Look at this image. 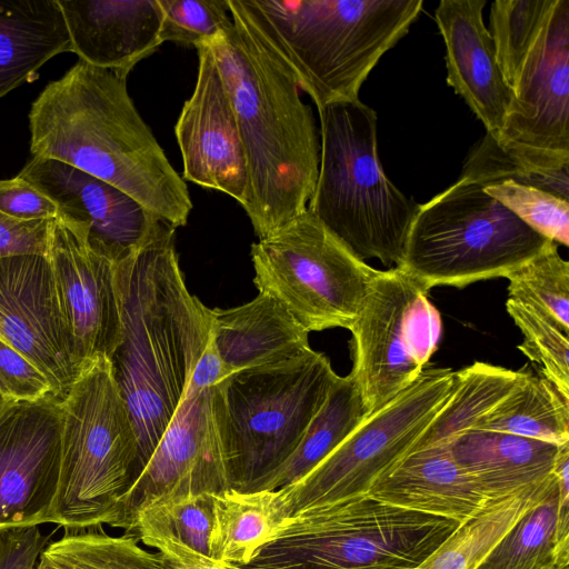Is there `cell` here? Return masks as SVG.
Segmentation results:
<instances>
[{
	"label": "cell",
	"mask_w": 569,
	"mask_h": 569,
	"mask_svg": "<svg viewBox=\"0 0 569 569\" xmlns=\"http://www.w3.org/2000/svg\"><path fill=\"white\" fill-rule=\"evenodd\" d=\"M231 23L206 43L212 51L240 131L248 167L242 206L263 239L307 211L320 140L300 89L244 0H228Z\"/></svg>",
	"instance_id": "1"
},
{
	"label": "cell",
	"mask_w": 569,
	"mask_h": 569,
	"mask_svg": "<svg viewBox=\"0 0 569 569\" xmlns=\"http://www.w3.org/2000/svg\"><path fill=\"white\" fill-rule=\"evenodd\" d=\"M174 229L166 224L117 262L121 339L110 363L138 439L139 476L174 416L211 335L210 309L183 281Z\"/></svg>",
	"instance_id": "2"
},
{
	"label": "cell",
	"mask_w": 569,
	"mask_h": 569,
	"mask_svg": "<svg viewBox=\"0 0 569 569\" xmlns=\"http://www.w3.org/2000/svg\"><path fill=\"white\" fill-rule=\"evenodd\" d=\"M128 74L78 60L48 83L29 112L31 154L99 178L182 227L192 210L189 190L134 107Z\"/></svg>",
	"instance_id": "3"
},
{
	"label": "cell",
	"mask_w": 569,
	"mask_h": 569,
	"mask_svg": "<svg viewBox=\"0 0 569 569\" xmlns=\"http://www.w3.org/2000/svg\"><path fill=\"white\" fill-rule=\"evenodd\" d=\"M300 90L319 110L359 99L380 58L410 29L422 0H244Z\"/></svg>",
	"instance_id": "4"
},
{
	"label": "cell",
	"mask_w": 569,
	"mask_h": 569,
	"mask_svg": "<svg viewBox=\"0 0 569 569\" xmlns=\"http://www.w3.org/2000/svg\"><path fill=\"white\" fill-rule=\"evenodd\" d=\"M490 33L512 96L492 137L536 167L569 169V0H496Z\"/></svg>",
	"instance_id": "5"
},
{
	"label": "cell",
	"mask_w": 569,
	"mask_h": 569,
	"mask_svg": "<svg viewBox=\"0 0 569 569\" xmlns=\"http://www.w3.org/2000/svg\"><path fill=\"white\" fill-rule=\"evenodd\" d=\"M337 377L330 360L310 349L232 372L210 388L229 489H263L297 449Z\"/></svg>",
	"instance_id": "6"
},
{
	"label": "cell",
	"mask_w": 569,
	"mask_h": 569,
	"mask_svg": "<svg viewBox=\"0 0 569 569\" xmlns=\"http://www.w3.org/2000/svg\"><path fill=\"white\" fill-rule=\"evenodd\" d=\"M318 112L320 163L307 210L359 259L400 267L419 204L382 169L376 111L358 99Z\"/></svg>",
	"instance_id": "7"
},
{
	"label": "cell",
	"mask_w": 569,
	"mask_h": 569,
	"mask_svg": "<svg viewBox=\"0 0 569 569\" xmlns=\"http://www.w3.org/2000/svg\"><path fill=\"white\" fill-rule=\"evenodd\" d=\"M61 460L48 522L66 529L111 525L139 476V447L109 359L81 372L61 401Z\"/></svg>",
	"instance_id": "8"
},
{
	"label": "cell",
	"mask_w": 569,
	"mask_h": 569,
	"mask_svg": "<svg viewBox=\"0 0 569 569\" xmlns=\"http://www.w3.org/2000/svg\"><path fill=\"white\" fill-rule=\"evenodd\" d=\"M462 522L367 495L301 511L247 569H415Z\"/></svg>",
	"instance_id": "9"
},
{
	"label": "cell",
	"mask_w": 569,
	"mask_h": 569,
	"mask_svg": "<svg viewBox=\"0 0 569 569\" xmlns=\"http://www.w3.org/2000/svg\"><path fill=\"white\" fill-rule=\"evenodd\" d=\"M551 242L481 186L459 178L418 206L398 268L428 291L436 286L465 288L506 278Z\"/></svg>",
	"instance_id": "10"
},
{
	"label": "cell",
	"mask_w": 569,
	"mask_h": 569,
	"mask_svg": "<svg viewBox=\"0 0 569 569\" xmlns=\"http://www.w3.org/2000/svg\"><path fill=\"white\" fill-rule=\"evenodd\" d=\"M251 259L259 292L308 332L349 330L377 272L308 210L253 243Z\"/></svg>",
	"instance_id": "11"
},
{
	"label": "cell",
	"mask_w": 569,
	"mask_h": 569,
	"mask_svg": "<svg viewBox=\"0 0 569 569\" xmlns=\"http://www.w3.org/2000/svg\"><path fill=\"white\" fill-rule=\"evenodd\" d=\"M450 368H427L403 391L368 415L326 459L284 493L290 517L305 510L363 496L415 446L448 399Z\"/></svg>",
	"instance_id": "12"
},
{
	"label": "cell",
	"mask_w": 569,
	"mask_h": 569,
	"mask_svg": "<svg viewBox=\"0 0 569 569\" xmlns=\"http://www.w3.org/2000/svg\"><path fill=\"white\" fill-rule=\"evenodd\" d=\"M428 290L398 267L377 270L349 329L353 377L369 415L413 383L441 332Z\"/></svg>",
	"instance_id": "13"
},
{
	"label": "cell",
	"mask_w": 569,
	"mask_h": 569,
	"mask_svg": "<svg viewBox=\"0 0 569 569\" xmlns=\"http://www.w3.org/2000/svg\"><path fill=\"white\" fill-rule=\"evenodd\" d=\"M228 489L210 388L187 389L140 476L121 498L110 527L129 535L137 513L156 501Z\"/></svg>",
	"instance_id": "14"
},
{
	"label": "cell",
	"mask_w": 569,
	"mask_h": 569,
	"mask_svg": "<svg viewBox=\"0 0 569 569\" xmlns=\"http://www.w3.org/2000/svg\"><path fill=\"white\" fill-rule=\"evenodd\" d=\"M0 339L46 376L59 401L84 370L46 254L0 258Z\"/></svg>",
	"instance_id": "15"
},
{
	"label": "cell",
	"mask_w": 569,
	"mask_h": 569,
	"mask_svg": "<svg viewBox=\"0 0 569 569\" xmlns=\"http://www.w3.org/2000/svg\"><path fill=\"white\" fill-rule=\"evenodd\" d=\"M47 257L83 368L110 360L121 339L117 262L90 246L83 226L60 217L51 221Z\"/></svg>",
	"instance_id": "16"
},
{
	"label": "cell",
	"mask_w": 569,
	"mask_h": 569,
	"mask_svg": "<svg viewBox=\"0 0 569 569\" xmlns=\"http://www.w3.org/2000/svg\"><path fill=\"white\" fill-rule=\"evenodd\" d=\"M61 401L0 402V528L48 522L61 460Z\"/></svg>",
	"instance_id": "17"
},
{
	"label": "cell",
	"mask_w": 569,
	"mask_h": 569,
	"mask_svg": "<svg viewBox=\"0 0 569 569\" xmlns=\"http://www.w3.org/2000/svg\"><path fill=\"white\" fill-rule=\"evenodd\" d=\"M18 176L56 203L58 217L83 226L90 246L114 262L168 224L124 191L57 160L32 157Z\"/></svg>",
	"instance_id": "18"
},
{
	"label": "cell",
	"mask_w": 569,
	"mask_h": 569,
	"mask_svg": "<svg viewBox=\"0 0 569 569\" xmlns=\"http://www.w3.org/2000/svg\"><path fill=\"white\" fill-rule=\"evenodd\" d=\"M198 73L174 127L183 180L221 191L242 207L248 167L238 122L211 49L197 48Z\"/></svg>",
	"instance_id": "19"
},
{
	"label": "cell",
	"mask_w": 569,
	"mask_h": 569,
	"mask_svg": "<svg viewBox=\"0 0 569 569\" xmlns=\"http://www.w3.org/2000/svg\"><path fill=\"white\" fill-rule=\"evenodd\" d=\"M486 0H442L435 20L446 47L447 82L488 133L503 127L512 96L499 68L482 10Z\"/></svg>",
	"instance_id": "20"
},
{
	"label": "cell",
	"mask_w": 569,
	"mask_h": 569,
	"mask_svg": "<svg viewBox=\"0 0 569 569\" xmlns=\"http://www.w3.org/2000/svg\"><path fill=\"white\" fill-rule=\"evenodd\" d=\"M79 60L130 73L161 39L158 0H57Z\"/></svg>",
	"instance_id": "21"
},
{
	"label": "cell",
	"mask_w": 569,
	"mask_h": 569,
	"mask_svg": "<svg viewBox=\"0 0 569 569\" xmlns=\"http://www.w3.org/2000/svg\"><path fill=\"white\" fill-rule=\"evenodd\" d=\"M366 495L460 522L492 503L458 465L448 443L411 450L383 472Z\"/></svg>",
	"instance_id": "22"
},
{
	"label": "cell",
	"mask_w": 569,
	"mask_h": 569,
	"mask_svg": "<svg viewBox=\"0 0 569 569\" xmlns=\"http://www.w3.org/2000/svg\"><path fill=\"white\" fill-rule=\"evenodd\" d=\"M210 312L211 338L230 375L287 361L311 349L309 332L267 293L259 292L242 306Z\"/></svg>",
	"instance_id": "23"
},
{
	"label": "cell",
	"mask_w": 569,
	"mask_h": 569,
	"mask_svg": "<svg viewBox=\"0 0 569 569\" xmlns=\"http://www.w3.org/2000/svg\"><path fill=\"white\" fill-rule=\"evenodd\" d=\"M448 445L458 465L490 502L547 480L563 446L481 430L466 431Z\"/></svg>",
	"instance_id": "24"
},
{
	"label": "cell",
	"mask_w": 569,
	"mask_h": 569,
	"mask_svg": "<svg viewBox=\"0 0 569 569\" xmlns=\"http://www.w3.org/2000/svg\"><path fill=\"white\" fill-rule=\"evenodd\" d=\"M71 51L57 0H0V98L39 78L52 57Z\"/></svg>",
	"instance_id": "25"
},
{
	"label": "cell",
	"mask_w": 569,
	"mask_h": 569,
	"mask_svg": "<svg viewBox=\"0 0 569 569\" xmlns=\"http://www.w3.org/2000/svg\"><path fill=\"white\" fill-rule=\"evenodd\" d=\"M290 518L281 489L213 493L209 557L244 567L274 540Z\"/></svg>",
	"instance_id": "26"
},
{
	"label": "cell",
	"mask_w": 569,
	"mask_h": 569,
	"mask_svg": "<svg viewBox=\"0 0 569 569\" xmlns=\"http://www.w3.org/2000/svg\"><path fill=\"white\" fill-rule=\"evenodd\" d=\"M526 373L525 369L516 371L479 361L455 371L453 386L448 399L411 450L448 443L455 437L471 430L481 417L523 379Z\"/></svg>",
	"instance_id": "27"
},
{
	"label": "cell",
	"mask_w": 569,
	"mask_h": 569,
	"mask_svg": "<svg viewBox=\"0 0 569 569\" xmlns=\"http://www.w3.org/2000/svg\"><path fill=\"white\" fill-rule=\"evenodd\" d=\"M471 430L498 431L555 445L569 443V399L542 375L523 379Z\"/></svg>",
	"instance_id": "28"
},
{
	"label": "cell",
	"mask_w": 569,
	"mask_h": 569,
	"mask_svg": "<svg viewBox=\"0 0 569 569\" xmlns=\"http://www.w3.org/2000/svg\"><path fill=\"white\" fill-rule=\"evenodd\" d=\"M368 415L351 373L338 376L297 449L262 490H276L302 479L339 447Z\"/></svg>",
	"instance_id": "29"
},
{
	"label": "cell",
	"mask_w": 569,
	"mask_h": 569,
	"mask_svg": "<svg viewBox=\"0 0 569 569\" xmlns=\"http://www.w3.org/2000/svg\"><path fill=\"white\" fill-rule=\"evenodd\" d=\"M553 477L488 505L415 569H476L513 523L542 499Z\"/></svg>",
	"instance_id": "30"
},
{
	"label": "cell",
	"mask_w": 569,
	"mask_h": 569,
	"mask_svg": "<svg viewBox=\"0 0 569 569\" xmlns=\"http://www.w3.org/2000/svg\"><path fill=\"white\" fill-rule=\"evenodd\" d=\"M558 506L559 490L555 476L542 499L513 523L476 569L569 567V549L562 548L558 541Z\"/></svg>",
	"instance_id": "31"
},
{
	"label": "cell",
	"mask_w": 569,
	"mask_h": 569,
	"mask_svg": "<svg viewBox=\"0 0 569 569\" xmlns=\"http://www.w3.org/2000/svg\"><path fill=\"white\" fill-rule=\"evenodd\" d=\"M138 540L109 536L102 526L66 529L41 555L59 569H162L158 552L141 548Z\"/></svg>",
	"instance_id": "32"
},
{
	"label": "cell",
	"mask_w": 569,
	"mask_h": 569,
	"mask_svg": "<svg viewBox=\"0 0 569 569\" xmlns=\"http://www.w3.org/2000/svg\"><path fill=\"white\" fill-rule=\"evenodd\" d=\"M508 300L532 309L563 333H569V262L551 242L539 254L506 277Z\"/></svg>",
	"instance_id": "33"
},
{
	"label": "cell",
	"mask_w": 569,
	"mask_h": 569,
	"mask_svg": "<svg viewBox=\"0 0 569 569\" xmlns=\"http://www.w3.org/2000/svg\"><path fill=\"white\" fill-rule=\"evenodd\" d=\"M213 526V493L156 501L141 509L131 532L138 539L167 538L209 557Z\"/></svg>",
	"instance_id": "34"
},
{
	"label": "cell",
	"mask_w": 569,
	"mask_h": 569,
	"mask_svg": "<svg viewBox=\"0 0 569 569\" xmlns=\"http://www.w3.org/2000/svg\"><path fill=\"white\" fill-rule=\"evenodd\" d=\"M568 171L569 169L549 170L536 167L502 149L487 132L471 150L460 179L481 187L515 181L569 200Z\"/></svg>",
	"instance_id": "35"
},
{
	"label": "cell",
	"mask_w": 569,
	"mask_h": 569,
	"mask_svg": "<svg viewBox=\"0 0 569 569\" xmlns=\"http://www.w3.org/2000/svg\"><path fill=\"white\" fill-rule=\"evenodd\" d=\"M506 309L523 336L518 349L569 399L568 335L526 306L507 300Z\"/></svg>",
	"instance_id": "36"
},
{
	"label": "cell",
	"mask_w": 569,
	"mask_h": 569,
	"mask_svg": "<svg viewBox=\"0 0 569 569\" xmlns=\"http://www.w3.org/2000/svg\"><path fill=\"white\" fill-rule=\"evenodd\" d=\"M482 189L540 236L569 246V200L515 181H501Z\"/></svg>",
	"instance_id": "37"
},
{
	"label": "cell",
	"mask_w": 569,
	"mask_h": 569,
	"mask_svg": "<svg viewBox=\"0 0 569 569\" xmlns=\"http://www.w3.org/2000/svg\"><path fill=\"white\" fill-rule=\"evenodd\" d=\"M162 10L161 39L199 48L231 23L228 0H158Z\"/></svg>",
	"instance_id": "38"
},
{
	"label": "cell",
	"mask_w": 569,
	"mask_h": 569,
	"mask_svg": "<svg viewBox=\"0 0 569 569\" xmlns=\"http://www.w3.org/2000/svg\"><path fill=\"white\" fill-rule=\"evenodd\" d=\"M47 397L54 396L46 376L0 339V398L4 401H37Z\"/></svg>",
	"instance_id": "39"
},
{
	"label": "cell",
	"mask_w": 569,
	"mask_h": 569,
	"mask_svg": "<svg viewBox=\"0 0 569 569\" xmlns=\"http://www.w3.org/2000/svg\"><path fill=\"white\" fill-rule=\"evenodd\" d=\"M0 212L21 221L50 220L59 213L52 200L19 176L0 180Z\"/></svg>",
	"instance_id": "40"
},
{
	"label": "cell",
	"mask_w": 569,
	"mask_h": 569,
	"mask_svg": "<svg viewBox=\"0 0 569 569\" xmlns=\"http://www.w3.org/2000/svg\"><path fill=\"white\" fill-rule=\"evenodd\" d=\"M50 220L21 221L0 212V258L48 254Z\"/></svg>",
	"instance_id": "41"
},
{
	"label": "cell",
	"mask_w": 569,
	"mask_h": 569,
	"mask_svg": "<svg viewBox=\"0 0 569 569\" xmlns=\"http://www.w3.org/2000/svg\"><path fill=\"white\" fill-rule=\"evenodd\" d=\"M48 541L38 526L0 528V569H34Z\"/></svg>",
	"instance_id": "42"
},
{
	"label": "cell",
	"mask_w": 569,
	"mask_h": 569,
	"mask_svg": "<svg viewBox=\"0 0 569 569\" xmlns=\"http://www.w3.org/2000/svg\"><path fill=\"white\" fill-rule=\"evenodd\" d=\"M141 541L158 550L162 569H247L214 560L167 538H144Z\"/></svg>",
	"instance_id": "43"
},
{
	"label": "cell",
	"mask_w": 569,
	"mask_h": 569,
	"mask_svg": "<svg viewBox=\"0 0 569 569\" xmlns=\"http://www.w3.org/2000/svg\"><path fill=\"white\" fill-rule=\"evenodd\" d=\"M229 375L230 372L223 365L210 335L209 342L193 369L187 389L201 391L211 388Z\"/></svg>",
	"instance_id": "44"
},
{
	"label": "cell",
	"mask_w": 569,
	"mask_h": 569,
	"mask_svg": "<svg viewBox=\"0 0 569 569\" xmlns=\"http://www.w3.org/2000/svg\"><path fill=\"white\" fill-rule=\"evenodd\" d=\"M34 569H59L52 562H50L44 556L40 555L39 561Z\"/></svg>",
	"instance_id": "45"
},
{
	"label": "cell",
	"mask_w": 569,
	"mask_h": 569,
	"mask_svg": "<svg viewBox=\"0 0 569 569\" xmlns=\"http://www.w3.org/2000/svg\"><path fill=\"white\" fill-rule=\"evenodd\" d=\"M555 569H569V567H558V568H555Z\"/></svg>",
	"instance_id": "46"
},
{
	"label": "cell",
	"mask_w": 569,
	"mask_h": 569,
	"mask_svg": "<svg viewBox=\"0 0 569 569\" xmlns=\"http://www.w3.org/2000/svg\"><path fill=\"white\" fill-rule=\"evenodd\" d=\"M2 401V399L0 398V402Z\"/></svg>",
	"instance_id": "47"
}]
</instances>
